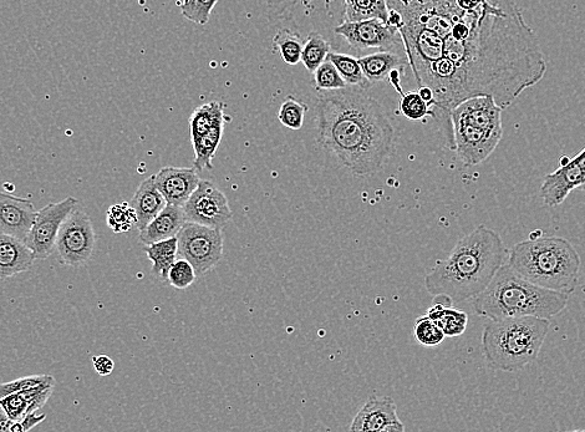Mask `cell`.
Here are the masks:
<instances>
[{
	"label": "cell",
	"instance_id": "obj_39",
	"mask_svg": "<svg viewBox=\"0 0 585 432\" xmlns=\"http://www.w3.org/2000/svg\"><path fill=\"white\" fill-rule=\"evenodd\" d=\"M37 413L38 411H33V413L25 415L22 420L14 421L10 432H27L42 424L47 419V415Z\"/></svg>",
	"mask_w": 585,
	"mask_h": 432
},
{
	"label": "cell",
	"instance_id": "obj_40",
	"mask_svg": "<svg viewBox=\"0 0 585 432\" xmlns=\"http://www.w3.org/2000/svg\"><path fill=\"white\" fill-rule=\"evenodd\" d=\"M94 368L96 373L101 376H108L113 374L115 363L114 360L106 357V355H99V357H93Z\"/></svg>",
	"mask_w": 585,
	"mask_h": 432
},
{
	"label": "cell",
	"instance_id": "obj_1",
	"mask_svg": "<svg viewBox=\"0 0 585 432\" xmlns=\"http://www.w3.org/2000/svg\"><path fill=\"white\" fill-rule=\"evenodd\" d=\"M417 88L431 90L434 119L454 150L450 113L473 96L506 109L547 73L536 33L516 0H386Z\"/></svg>",
	"mask_w": 585,
	"mask_h": 432
},
{
	"label": "cell",
	"instance_id": "obj_23",
	"mask_svg": "<svg viewBox=\"0 0 585 432\" xmlns=\"http://www.w3.org/2000/svg\"><path fill=\"white\" fill-rule=\"evenodd\" d=\"M223 131H225V121L217 124L206 135L192 141L193 151H195L193 165L197 171L213 169L212 161L220 147Z\"/></svg>",
	"mask_w": 585,
	"mask_h": 432
},
{
	"label": "cell",
	"instance_id": "obj_7",
	"mask_svg": "<svg viewBox=\"0 0 585 432\" xmlns=\"http://www.w3.org/2000/svg\"><path fill=\"white\" fill-rule=\"evenodd\" d=\"M503 110L487 95L473 96L452 109L454 151L462 164L480 165L497 149L503 136Z\"/></svg>",
	"mask_w": 585,
	"mask_h": 432
},
{
	"label": "cell",
	"instance_id": "obj_29",
	"mask_svg": "<svg viewBox=\"0 0 585 432\" xmlns=\"http://www.w3.org/2000/svg\"><path fill=\"white\" fill-rule=\"evenodd\" d=\"M137 217L129 202L117 203L108 210V226L115 233H126L136 227Z\"/></svg>",
	"mask_w": 585,
	"mask_h": 432
},
{
	"label": "cell",
	"instance_id": "obj_18",
	"mask_svg": "<svg viewBox=\"0 0 585 432\" xmlns=\"http://www.w3.org/2000/svg\"><path fill=\"white\" fill-rule=\"evenodd\" d=\"M130 205L135 210L136 228L139 231L145 230L146 226L164 210L167 201L157 188L154 176H150L137 188Z\"/></svg>",
	"mask_w": 585,
	"mask_h": 432
},
{
	"label": "cell",
	"instance_id": "obj_30",
	"mask_svg": "<svg viewBox=\"0 0 585 432\" xmlns=\"http://www.w3.org/2000/svg\"><path fill=\"white\" fill-rule=\"evenodd\" d=\"M414 337L421 345L429 348L437 347L446 338L439 325L427 315H422V317L416 319Z\"/></svg>",
	"mask_w": 585,
	"mask_h": 432
},
{
	"label": "cell",
	"instance_id": "obj_28",
	"mask_svg": "<svg viewBox=\"0 0 585 432\" xmlns=\"http://www.w3.org/2000/svg\"><path fill=\"white\" fill-rule=\"evenodd\" d=\"M330 44L327 39L317 32H312L308 35L304 42L302 62L310 73L315 70L327 60L330 53Z\"/></svg>",
	"mask_w": 585,
	"mask_h": 432
},
{
	"label": "cell",
	"instance_id": "obj_31",
	"mask_svg": "<svg viewBox=\"0 0 585 432\" xmlns=\"http://www.w3.org/2000/svg\"><path fill=\"white\" fill-rule=\"evenodd\" d=\"M308 113V106L295 98H288L283 101L279 109L278 119L291 130L302 129L305 114Z\"/></svg>",
	"mask_w": 585,
	"mask_h": 432
},
{
	"label": "cell",
	"instance_id": "obj_6",
	"mask_svg": "<svg viewBox=\"0 0 585 432\" xmlns=\"http://www.w3.org/2000/svg\"><path fill=\"white\" fill-rule=\"evenodd\" d=\"M551 328L549 319L518 317L488 322L482 352L493 369L513 373L536 362Z\"/></svg>",
	"mask_w": 585,
	"mask_h": 432
},
{
	"label": "cell",
	"instance_id": "obj_36",
	"mask_svg": "<svg viewBox=\"0 0 585 432\" xmlns=\"http://www.w3.org/2000/svg\"><path fill=\"white\" fill-rule=\"evenodd\" d=\"M196 271L192 264L185 258L177 259L174 266L171 267L167 282L176 289H186L191 287L196 281Z\"/></svg>",
	"mask_w": 585,
	"mask_h": 432
},
{
	"label": "cell",
	"instance_id": "obj_27",
	"mask_svg": "<svg viewBox=\"0 0 585 432\" xmlns=\"http://www.w3.org/2000/svg\"><path fill=\"white\" fill-rule=\"evenodd\" d=\"M273 45L279 50L284 63L297 65L302 62L303 38L289 29H281L273 37Z\"/></svg>",
	"mask_w": 585,
	"mask_h": 432
},
{
	"label": "cell",
	"instance_id": "obj_19",
	"mask_svg": "<svg viewBox=\"0 0 585 432\" xmlns=\"http://www.w3.org/2000/svg\"><path fill=\"white\" fill-rule=\"evenodd\" d=\"M186 222L183 207L167 203L164 210L146 226L145 230L140 231V241L144 245H150V243L177 237Z\"/></svg>",
	"mask_w": 585,
	"mask_h": 432
},
{
	"label": "cell",
	"instance_id": "obj_11",
	"mask_svg": "<svg viewBox=\"0 0 585 432\" xmlns=\"http://www.w3.org/2000/svg\"><path fill=\"white\" fill-rule=\"evenodd\" d=\"M187 222L220 228L223 230L231 222L233 212L225 193L210 181H200L183 206Z\"/></svg>",
	"mask_w": 585,
	"mask_h": 432
},
{
	"label": "cell",
	"instance_id": "obj_15",
	"mask_svg": "<svg viewBox=\"0 0 585 432\" xmlns=\"http://www.w3.org/2000/svg\"><path fill=\"white\" fill-rule=\"evenodd\" d=\"M37 213L29 200L0 192V233L27 241Z\"/></svg>",
	"mask_w": 585,
	"mask_h": 432
},
{
	"label": "cell",
	"instance_id": "obj_3",
	"mask_svg": "<svg viewBox=\"0 0 585 432\" xmlns=\"http://www.w3.org/2000/svg\"><path fill=\"white\" fill-rule=\"evenodd\" d=\"M507 253L501 236L480 225L462 237L450 256L437 262L427 274V292L451 303L476 298L505 264Z\"/></svg>",
	"mask_w": 585,
	"mask_h": 432
},
{
	"label": "cell",
	"instance_id": "obj_21",
	"mask_svg": "<svg viewBox=\"0 0 585 432\" xmlns=\"http://www.w3.org/2000/svg\"><path fill=\"white\" fill-rule=\"evenodd\" d=\"M144 251L152 262V274L161 281L167 282L169 272L178 257L177 237L145 245Z\"/></svg>",
	"mask_w": 585,
	"mask_h": 432
},
{
	"label": "cell",
	"instance_id": "obj_17",
	"mask_svg": "<svg viewBox=\"0 0 585 432\" xmlns=\"http://www.w3.org/2000/svg\"><path fill=\"white\" fill-rule=\"evenodd\" d=\"M35 256L27 243L0 233V279L30 271Z\"/></svg>",
	"mask_w": 585,
	"mask_h": 432
},
{
	"label": "cell",
	"instance_id": "obj_9",
	"mask_svg": "<svg viewBox=\"0 0 585 432\" xmlns=\"http://www.w3.org/2000/svg\"><path fill=\"white\" fill-rule=\"evenodd\" d=\"M55 248L60 262L70 267L84 266L93 257L95 248L93 223L79 203L61 225Z\"/></svg>",
	"mask_w": 585,
	"mask_h": 432
},
{
	"label": "cell",
	"instance_id": "obj_2",
	"mask_svg": "<svg viewBox=\"0 0 585 432\" xmlns=\"http://www.w3.org/2000/svg\"><path fill=\"white\" fill-rule=\"evenodd\" d=\"M317 130L322 149L354 176L376 174L394 152L395 129L389 115L356 86L319 95Z\"/></svg>",
	"mask_w": 585,
	"mask_h": 432
},
{
	"label": "cell",
	"instance_id": "obj_25",
	"mask_svg": "<svg viewBox=\"0 0 585 432\" xmlns=\"http://www.w3.org/2000/svg\"><path fill=\"white\" fill-rule=\"evenodd\" d=\"M225 106L218 101H212L198 106L190 118L191 141L210 132L217 124L225 121Z\"/></svg>",
	"mask_w": 585,
	"mask_h": 432
},
{
	"label": "cell",
	"instance_id": "obj_32",
	"mask_svg": "<svg viewBox=\"0 0 585 432\" xmlns=\"http://www.w3.org/2000/svg\"><path fill=\"white\" fill-rule=\"evenodd\" d=\"M401 114L410 120L419 121L426 116L434 118V111L427 105L426 101L421 98L419 91H410L401 95L400 100Z\"/></svg>",
	"mask_w": 585,
	"mask_h": 432
},
{
	"label": "cell",
	"instance_id": "obj_33",
	"mask_svg": "<svg viewBox=\"0 0 585 432\" xmlns=\"http://www.w3.org/2000/svg\"><path fill=\"white\" fill-rule=\"evenodd\" d=\"M220 0H183L180 4L183 17L198 25H206Z\"/></svg>",
	"mask_w": 585,
	"mask_h": 432
},
{
	"label": "cell",
	"instance_id": "obj_37",
	"mask_svg": "<svg viewBox=\"0 0 585 432\" xmlns=\"http://www.w3.org/2000/svg\"><path fill=\"white\" fill-rule=\"evenodd\" d=\"M0 408L12 421H19L29 414V405L20 393L9 394L0 398Z\"/></svg>",
	"mask_w": 585,
	"mask_h": 432
},
{
	"label": "cell",
	"instance_id": "obj_16",
	"mask_svg": "<svg viewBox=\"0 0 585 432\" xmlns=\"http://www.w3.org/2000/svg\"><path fill=\"white\" fill-rule=\"evenodd\" d=\"M155 184L170 205L185 206L193 191L200 185V176L195 167H164L157 172Z\"/></svg>",
	"mask_w": 585,
	"mask_h": 432
},
{
	"label": "cell",
	"instance_id": "obj_8",
	"mask_svg": "<svg viewBox=\"0 0 585 432\" xmlns=\"http://www.w3.org/2000/svg\"><path fill=\"white\" fill-rule=\"evenodd\" d=\"M178 256L187 259L197 277L215 268L223 256V235L220 228L186 222L177 235Z\"/></svg>",
	"mask_w": 585,
	"mask_h": 432
},
{
	"label": "cell",
	"instance_id": "obj_41",
	"mask_svg": "<svg viewBox=\"0 0 585 432\" xmlns=\"http://www.w3.org/2000/svg\"><path fill=\"white\" fill-rule=\"evenodd\" d=\"M13 423L14 421L10 420L4 410L0 408V432H9Z\"/></svg>",
	"mask_w": 585,
	"mask_h": 432
},
{
	"label": "cell",
	"instance_id": "obj_26",
	"mask_svg": "<svg viewBox=\"0 0 585 432\" xmlns=\"http://www.w3.org/2000/svg\"><path fill=\"white\" fill-rule=\"evenodd\" d=\"M327 59L335 65V68L338 69L340 76H342L348 86H356V88L364 90L370 88L371 83L366 79L359 59H355L351 55L333 52L329 53Z\"/></svg>",
	"mask_w": 585,
	"mask_h": 432
},
{
	"label": "cell",
	"instance_id": "obj_4",
	"mask_svg": "<svg viewBox=\"0 0 585 432\" xmlns=\"http://www.w3.org/2000/svg\"><path fill=\"white\" fill-rule=\"evenodd\" d=\"M568 294L536 286L507 264L498 269L488 287L473 298V310L482 318L551 319L567 307Z\"/></svg>",
	"mask_w": 585,
	"mask_h": 432
},
{
	"label": "cell",
	"instance_id": "obj_35",
	"mask_svg": "<svg viewBox=\"0 0 585 432\" xmlns=\"http://www.w3.org/2000/svg\"><path fill=\"white\" fill-rule=\"evenodd\" d=\"M314 81L317 88L323 91L339 90L348 86L342 76H340L338 69L335 68V65L329 59L325 60L314 71Z\"/></svg>",
	"mask_w": 585,
	"mask_h": 432
},
{
	"label": "cell",
	"instance_id": "obj_24",
	"mask_svg": "<svg viewBox=\"0 0 585 432\" xmlns=\"http://www.w3.org/2000/svg\"><path fill=\"white\" fill-rule=\"evenodd\" d=\"M343 22L376 18L389 24V9L386 0H343Z\"/></svg>",
	"mask_w": 585,
	"mask_h": 432
},
{
	"label": "cell",
	"instance_id": "obj_20",
	"mask_svg": "<svg viewBox=\"0 0 585 432\" xmlns=\"http://www.w3.org/2000/svg\"><path fill=\"white\" fill-rule=\"evenodd\" d=\"M406 62H408L406 55L394 50H381V52L359 58L361 69L371 84L389 79V75L395 70L404 71Z\"/></svg>",
	"mask_w": 585,
	"mask_h": 432
},
{
	"label": "cell",
	"instance_id": "obj_5",
	"mask_svg": "<svg viewBox=\"0 0 585 432\" xmlns=\"http://www.w3.org/2000/svg\"><path fill=\"white\" fill-rule=\"evenodd\" d=\"M508 266L538 287L569 296L578 286L582 259L566 238L533 232L508 252Z\"/></svg>",
	"mask_w": 585,
	"mask_h": 432
},
{
	"label": "cell",
	"instance_id": "obj_38",
	"mask_svg": "<svg viewBox=\"0 0 585 432\" xmlns=\"http://www.w3.org/2000/svg\"><path fill=\"white\" fill-rule=\"evenodd\" d=\"M53 388L54 386H42V388L32 389L24 391V393H20L24 396V399L27 400L29 405V413L38 411L42 409L45 404H47V401L53 394Z\"/></svg>",
	"mask_w": 585,
	"mask_h": 432
},
{
	"label": "cell",
	"instance_id": "obj_14",
	"mask_svg": "<svg viewBox=\"0 0 585 432\" xmlns=\"http://www.w3.org/2000/svg\"><path fill=\"white\" fill-rule=\"evenodd\" d=\"M350 431L363 432H403L395 401L389 396H371L358 415L355 416Z\"/></svg>",
	"mask_w": 585,
	"mask_h": 432
},
{
	"label": "cell",
	"instance_id": "obj_22",
	"mask_svg": "<svg viewBox=\"0 0 585 432\" xmlns=\"http://www.w3.org/2000/svg\"><path fill=\"white\" fill-rule=\"evenodd\" d=\"M426 315L439 325L446 338L460 337L466 332L468 315L464 310L434 302V306L427 310Z\"/></svg>",
	"mask_w": 585,
	"mask_h": 432
},
{
	"label": "cell",
	"instance_id": "obj_12",
	"mask_svg": "<svg viewBox=\"0 0 585 432\" xmlns=\"http://www.w3.org/2000/svg\"><path fill=\"white\" fill-rule=\"evenodd\" d=\"M79 201L74 197L58 203H49L35 217L34 225L27 237V246L35 259H47L53 253L61 225Z\"/></svg>",
	"mask_w": 585,
	"mask_h": 432
},
{
	"label": "cell",
	"instance_id": "obj_10",
	"mask_svg": "<svg viewBox=\"0 0 585 432\" xmlns=\"http://www.w3.org/2000/svg\"><path fill=\"white\" fill-rule=\"evenodd\" d=\"M334 33L343 37L356 50L381 49L404 52V43L398 28L383 20L371 18L359 22H343L334 28ZM406 55V54H405Z\"/></svg>",
	"mask_w": 585,
	"mask_h": 432
},
{
	"label": "cell",
	"instance_id": "obj_34",
	"mask_svg": "<svg viewBox=\"0 0 585 432\" xmlns=\"http://www.w3.org/2000/svg\"><path fill=\"white\" fill-rule=\"evenodd\" d=\"M54 385L55 379L47 374L25 376V378L10 381V383L0 384V398H4L9 394L24 393V391L42 388V386Z\"/></svg>",
	"mask_w": 585,
	"mask_h": 432
},
{
	"label": "cell",
	"instance_id": "obj_13",
	"mask_svg": "<svg viewBox=\"0 0 585 432\" xmlns=\"http://www.w3.org/2000/svg\"><path fill=\"white\" fill-rule=\"evenodd\" d=\"M585 185V149L573 159L563 157L559 169L546 176L541 196L547 206L557 207L567 200L569 193Z\"/></svg>",
	"mask_w": 585,
	"mask_h": 432
}]
</instances>
